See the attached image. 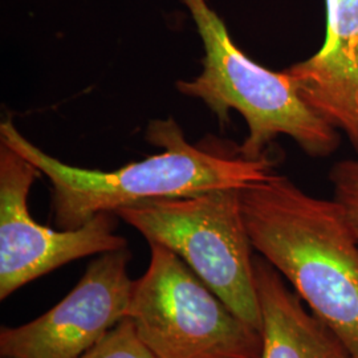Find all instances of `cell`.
<instances>
[{
	"label": "cell",
	"instance_id": "8fae6325",
	"mask_svg": "<svg viewBox=\"0 0 358 358\" xmlns=\"http://www.w3.org/2000/svg\"><path fill=\"white\" fill-rule=\"evenodd\" d=\"M329 178L334 192L333 201L343 211L358 242V159H346L336 164Z\"/></svg>",
	"mask_w": 358,
	"mask_h": 358
},
{
	"label": "cell",
	"instance_id": "52a82bcc",
	"mask_svg": "<svg viewBox=\"0 0 358 358\" xmlns=\"http://www.w3.org/2000/svg\"><path fill=\"white\" fill-rule=\"evenodd\" d=\"M128 247L97 256L76 287L35 320L0 329L1 358H77L128 315Z\"/></svg>",
	"mask_w": 358,
	"mask_h": 358
},
{
	"label": "cell",
	"instance_id": "5b68a950",
	"mask_svg": "<svg viewBox=\"0 0 358 358\" xmlns=\"http://www.w3.org/2000/svg\"><path fill=\"white\" fill-rule=\"evenodd\" d=\"M150 245L133 280L127 319L155 358H260L262 336L178 255Z\"/></svg>",
	"mask_w": 358,
	"mask_h": 358
},
{
	"label": "cell",
	"instance_id": "30bf717a",
	"mask_svg": "<svg viewBox=\"0 0 358 358\" xmlns=\"http://www.w3.org/2000/svg\"><path fill=\"white\" fill-rule=\"evenodd\" d=\"M77 358H155L143 345L129 319H124L100 343Z\"/></svg>",
	"mask_w": 358,
	"mask_h": 358
},
{
	"label": "cell",
	"instance_id": "7a4b0ae2",
	"mask_svg": "<svg viewBox=\"0 0 358 358\" xmlns=\"http://www.w3.org/2000/svg\"><path fill=\"white\" fill-rule=\"evenodd\" d=\"M145 138L164 152L113 171L73 166L43 152L15 128L0 125V142L50 179L52 211L60 230L84 226L101 213L148 201L182 198L219 189H244L272 174L267 157L251 161L194 146L173 118L154 120Z\"/></svg>",
	"mask_w": 358,
	"mask_h": 358
},
{
	"label": "cell",
	"instance_id": "8992f818",
	"mask_svg": "<svg viewBox=\"0 0 358 358\" xmlns=\"http://www.w3.org/2000/svg\"><path fill=\"white\" fill-rule=\"evenodd\" d=\"M40 170L0 142V300L68 263L128 247L115 234V213L73 230H52L29 213L28 195Z\"/></svg>",
	"mask_w": 358,
	"mask_h": 358
},
{
	"label": "cell",
	"instance_id": "6da1fadb",
	"mask_svg": "<svg viewBox=\"0 0 358 358\" xmlns=\"http://www.w3.org/2000/svg\"><path fill=\"white\" fill-rule=\"evenodd\" d=\"M241 205L256 252L358 358V242L340 207L273 173Z\"/></svg>",
	"mask_w": 358,
	"mask_h": 358
},
{
	"label": "cell",
	"instance_id": "277c9868",
	"mask_svg": "<svg viewBox=\"0 0 358 358\" xmlns=\"http://www.w3.org/2000/svg\"><path fill=\"white\" fill-rule=\"evenodd\" d=\"M117 217L149 243L178 255L248 325L260 332L255 250L244 223L241 189L142 202Z\"/></svg>",
	"mask_w": 358,
	"mask_h": 358
},
{
	"label": "cell",
	"instance_id": "3957f363",
	"mask_svg": "<svg viewBox=\"0 0 358 358\" xmlns=\"http://www.w3.org/2000/svg\"><path fill=\"white\" fill-rule=\"evenodd\" d=\"M202 38L203 71L180 80L179 93L202 100L222 125L231 110L243 115L248 134L238 154L257 161L279 136L292 138L308 155L327 157L338 148L340 136L301 100L285 69L272 72L256 64L231 38L223 19L207 0H180Z\"/></svg>",
	"mask_w": 358,
	"mask_h": 358
},
{
	"label": "cell",
	"instance_id": "ba28073f",
	"mask_svg": "<svg viewBox=\"0 0 358 358\" xmlns=\"http://www.w3.org/2000/svg\"><path fill=\"white\" fill-rule=\"evenodd\" d=\"M325 7L324 44L285 72L301 100L358 152V0H325Z\"/></svg>",
	"mask_w": 358,
	"mask_h": 358
},
{
	"label": "cell",
	"instance_id": "9c48e42d",
	"mask_svg": "<svg viewBox=\"0 0 358 358\" xmlns=\"http://www.w3.org/2000/svg\"><path fill=\"white\" fill-rule=\"evenodd\" d=\"M255 282L260 358H352L343 341L262 256L255 257Z\"/></svg>",
	"mask_w": 358,
	"mask_h": 358
}]
</instances>
